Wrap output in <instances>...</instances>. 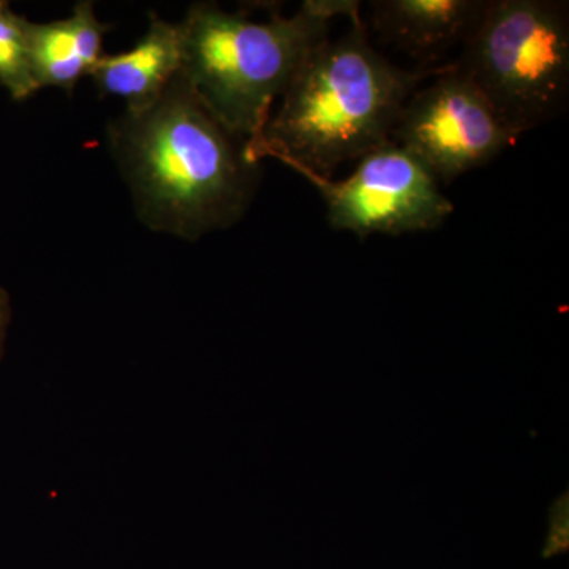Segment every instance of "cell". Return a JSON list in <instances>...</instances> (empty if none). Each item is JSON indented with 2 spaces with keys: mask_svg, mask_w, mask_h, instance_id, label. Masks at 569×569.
<instances>
[{
  "mask_svg": "<svg viewBox=\"0 0 569 569\" xmlns=\"http://www.w3.org/2000/svg\"><path fill=\"white\" fill-rule=\"evenodd\" d=\"M309 17L329 24L337 17H346L351 26L361 24V2L358 0H306L299 7Z\"/></svg>",
  "mask_w": 569,
  "mask_h": 569,
  "instance_id": "cell-12",
  "label": "cell"
},
{
  "mask_svg": "<svg viewBox=\"0 0 569 569\" xmlns=\"http://www.w3.org/2000/svg\"><path fill=\"white\" fill-rule=\"evenodd\" d=\"M28 22L9 3L0 2V84L13 100H26L40 91L29 56Z\"/></svg>",
  "mask_w": 569,
  "mask_h": 569,
  "instance_id": "cell-10",
  "label": "cell"
},
{
  "mask_svg": "<svg viewBox=\"0 0 569 569\" xmlns=\"http://www.w3.org/2000/svg\"><path fill=\"white\" fill-rule=\"evenodd\" d=\"M301 176L321 194L329 227L361 239L437 230L455 212L437 179L392 140L361 157L346 179Z\"/></svg>",
  "mask_w": 569,
  "mask_h": 569,
  "instance_id": "cell-5",
  "label": "cell"
},
{
  "mask_svg": "<svg viewBox=\"0 0 569 569\" xmlns=\"http://www.w3.org/2000/svg\"><path fill=\"white\" fill-rule=\"evenodd\" d=\"M443 67L400 69L370 44L365 22L328 37L299 63L250 160L271 157L298 174L331 179L391 140L411 93Z\"/></svg>",
  "mask_w": 569,
  "mask_h": 569,
  "instance_id": "cell-2",
  "label": "cell"
},
{
  "mask_svg": "<svg viewBox=\"0 0 569 569\" xmlns=\"http://www.w3.org/2000/svg\"><path fill=\"white\" fill-rule=\"evenodd\" d=\"M569 550V490L553 498L549 507L548 535L542 546V559L563 556Z\"/></svg>",
  "mask_w": 569,
  "mask_h": 569,
  "instance_id": "cell-11",
  "label": "cell"
},
{
  "mask_svg": "<svg viewBox=\"0 0 569 569\" xmlns=\"http://www.w3.org/2000/svg\"><path fill=\"white\" fill-rule=\"evenodd\" d=\"M488 0H376L370 20L385 43L429 66L466 43Z\"/></svg>",
  "mask_w": 569,
  "mask_h": 569,
  "instance_id": "cell-7",
  "label": "cell"
},
{
  "mask_svg": "<svg viewBox=\"0 0 569 569\" xmlns=\"http://www.w3.org/2000/svg\"><path fill=\"white\" fill-rule=\"evenodd\" d=\"M455 63L518 140L567 108L568 3L488 0Z\"/></svg>",
  "mask_w": 569,
  "mask_h": 569,
  "instance_id": "cell-4",
  "label": "cell"
},
{
  "mask_svg": "<svg viewBox=\"0 0 569 569\" xmlns=\"http://www.w3.org/2000/svg\"><path fill=\"white\" fill-rule=\"evenodd\" d=\"M182 41L178 22L152 17L148 31L130 51L103 54L89 77L103 96L118 97L127 112L151 107L181 73Z\"/></svg>",
  "mask_w": 569,
  "mask_h": 569,
  "instance_id": "cell-8",
  "label": "cell"
},
{
  "mask_svg": "<svg viewBox=\"0 0 569 569\" xmlns=\"http://www.w3.org/2000/svg\"><path fill=\"white\" fill-rule=\"evenodd\" d=\"M391 140L410 152L438 183L485 167L515 144L485 92L449 63L403 104Z\"/></svg>",
  "mask_w": 569,
  "mask_h": 569,
  "instance_id": "cell-6",
  "label": "cell"
},
{
  "mask_svg": "<svg viewBox=\"0 0 569 569\" xmlns=\"http://www.w3.org/2000/svg\"><path fill=\"white\" fill-rule=\"evenodd\" d=\"M11 320L10 296L0 287V359L3 355V343H6L7 329Z\"/></svg>",
  "mask_w": 569,
  "mask_h": 569,
  "instance_id": "cell-13",
  "label": "cell"
},
{
  "mask_svg": "<svg viewBox=\"0 0 569 569\" xmlns=\"http://www.w3.org/2000/svg\"><path fill=\"white\" fill-rule=\"evenodd\" d=\"M107 26L97 18L92 2H78L69 18L28 22L29 56L39 89L71 91L89 77L102 58Z\"/></svg>",
  "mask_w": 569,
  "mask_h": 569,
  "instance_id": "cell-9",
  "label": "cell"
},
{
  "mask_svg": "<svg viewBox=\"0 0 569 569\" xmlns=\"http://www.w3.org/2000/svg\"><path fill=\"white\" fill-rule=\"evenodd\" d=\"M181 29V74L224 129L252 152L272 104L312 48L328 39L329 24L301 9L293 17L257 21L216 3H194Z\"/></svg>",
  "mask_w": 569,
  "mask_h": 569,
  "instance_id": "cell-3",
  "label": "cell"
},
{
  "mask_svg": "<svg viewBox=\"0 0 569 569\" xmlns=\"http://www.w3.org/2000/svg\"><path fill=\"white\" fill-rule=\"evenodd\" d=\"M142 222L193 239L238 222L252 200L258 164L217 121L182 74L144 110L111 129Z\"/></svg>",
  "mask_w": 569,
  "mask_h": 569,
  "instance_id": "cell-1",
  "label": "cell"
}]
</instances>
